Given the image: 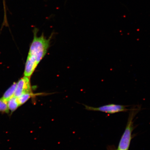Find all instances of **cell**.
I'll return each instance as SVG.
<instances>
[{
    "mask_svg": "<svg viewBox=\"0 0 150 150\" xmlns=\"http://www.w3.org/2000/svg\"><path fill=\"white\" fill-rule=\"evenodd\" d=\"M16 86V82H14L4 93L3 96L1 98L6 102H7L9 99L14 96Z\"/></svg>",
    "mask_w": 150,
    "mask_h": 150,
    "instance_id": "8992f818",
    "label": "cell"
},
{
    "mask_svg": "<svg viewBox=\"0 0 150 150\" xmlns=\"http://www.w3.org/2000/svg\"><path fill=\"white\" fill-rule=\"evenodd\" d=\"M30 78L24 76L16 82L15 96L18 97L24 93H32Z\"/></svg>",
    "mask_w": 150,
    "mask_h": 150,
    "instance_id": "277c9868",
    "label": "cell"
},
{
    "mask_svg": "<svg viewBox=\"0 0 150 150\" xmlns=\"http://www.w3.org/2000/svg\"><path fill=\"white\" fill-rule=\"evenodd\" d=\"M33 93H28L22 94L17 97L19 104L21 106L25 103L29 99L34 95Z\"/></svg>",
    "mask_w": 150,
    "mask_h": 150,
    "instance_id": "52a82bcc",
    "label": "cell"
},
{
    "mask_svg": "<svg viewBox=\"0 0 150 150\" xmlns=\"http://www.w3.org/2000/svg\"><path fill=\"white\" fill-rule=\"evenodd\" d=\"M0 112L7 114L10 112L7 106V102L2 98H0Z\"/></svg>",
    "mask_w": 150,
    "mask_h": 150,
    "instance_id": "ba28073f",
    "label": "cell"
},
{
    "mask_svg": "<svg viewBox=\"0 0 150 150\" xmlns=\"http://www.w3.org/2000/svg\"><path fill=\"white\" fill-rule=\"evenodd\" d=\"M37 28L33 30L34 37L26 60L25 65L30 69H35L38 65L45 57L50 46L51 36L48 39L43 35L38 37Z\"/></svg>",
    "mask_w": 150,
    "mask_h": 150,
    "instance_id": "6da1fadb",
    "label": "cell"
},
{
    "mask_svg": "<svg viewBox=\"0 0 150 150\" xmlns=\"http://www.w3.org/2000/svg\"><path fill=\"white\" fill-rule=\"evenodd\" d=\"M86 109L93 111H100L106 113L113 114L117 112H126L129 110L126 106L122 105L115 104H110L98 108H93L85 105Z\"/></svg>",
    "mask_w": 150,
    "mask_h": 150,
    "instance_id": "3957f363",
    "label": "cell"
},
{
    "mask_svg": "<svg viewBox=\"0 0 150 150\" xmlns=\"http://www.w3.org/2000/svg\"><path fill=\"white\" fill-rule=\"evenodd\" d=\"M138 110L133 109L129 114L128 121L125 130L120 141L118 148L116 150H128L132 139V134L134 130L133 119Z\"/></svg>",
    "mask_w": 150,
    "mask_h": 150,
    "instance_id": "7a4b0ae2",
    "label": "cell"
},
{
    "mask_svg": "<svg viewBox=\"0 0 150 150\" xmlns=\"http://www.w3.org/2000/svg\"><path fill=\"white\" fill-rule=\"evenodd\" d=\"M7 106L9 112L12 113L17 109L20 106L17 97L13 96L7 101Z\"/></svg>",
    "mask_w": 150,
    "mask_h": 150,
    "instance_id": "5b68a950",
    "label": "cell"
}]
</instances>
